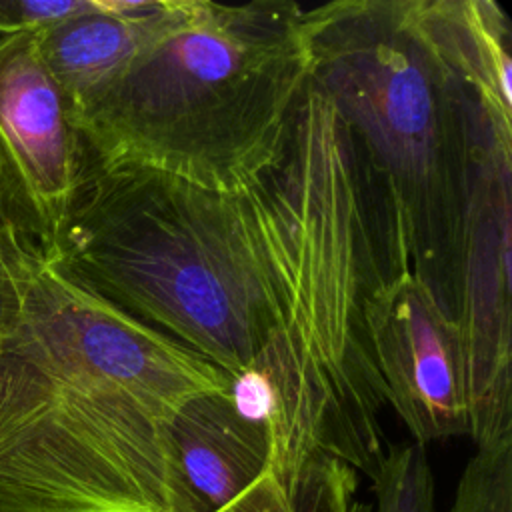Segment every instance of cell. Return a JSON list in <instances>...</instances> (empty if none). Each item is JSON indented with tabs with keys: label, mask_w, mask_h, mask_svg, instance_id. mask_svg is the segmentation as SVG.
<instances>
[{
	"label": "cell",
	"mask_w": 512,
	"mask_h": 512,
	"mask_svg": "<svg viewBox=\"0 0 512 512\" xmlns=\"http://www.w3.org/2000/svg\"><path fill=\"white\" fill-rule=\"evenodd\" d=\"M0 512H204L170 422L76 364L24 304L0 344Z\"/></svg>",
	"instance_id": "cell-5"
},
{
	"label": "cell",
	"mask_w": 512,
	"mask_h": 512,
	"mask_svg": "<svg viewBox=\"0 0 512 512\" xmlns=\"http://www.w3.org/2000/svg\"><path fill=\"white\" fill-rule=\"evenodd\" d=\"M40 252L0 210V344L18 326L26 286Z\"/></svg>",
	"instance_id": "cell-16"
},
{
	"label": "cell",
	"mask_w": 512,
	"mask_h": 512,
	"mask_svg": "<svg viewBox=\"0 0 512 512\" xmlns=\"http://www.w3.org/2000/svg\"><path fill=\"white\" fill-rule=\"evenodd\" d=\"M44 262L230 376L256 360L276 324L242 196L168 174L86 160Z\"/></svg>",
	"instance_id": "cell-4"
},
{
	"label": "cell",
	"mask_w": 512,
	"mask_h": 512,
	"mask_svg": "<svg viewBox=\"0 0 512 512\" xmlns=\"http://www.w3.org/2000/svg\"><path fill=\"white\" fill-rule=\"evenodd\" d=\"M424 20L476 90L488 116L512 130V28L490 0H420Z\"/></svg>",
	"instance_id": "cell-12"
},
{
	"label": "cell",
	"mask_w": 512,
	"mask_h": 512,
	"mask_svg": "<svg viewBox=\"0 0 512 512\" xmlns=\"http://www.w3.org/2000/svg\"><path fill=\"white\" fill-rule=\"evenodd\" d=\"M510 244L512 140L494 138L472 188L454 320L466 362L468 436L476 448L512 442Z\"/></svg>",
	"instance_id": "cell-6"
},
{
	"label": "cell",
	"mask_w": 512,
	"mask_h": 512,
	"mask_svg": "<svg viewBox=\"0 0 512 512\" xmlns=\"http://www.w3.org/2000/svg\"><path fill=\"white\" fill-rule=\"evenodd\" d=\"M448 512H512V442L476 448Z\"/></svg>",
	"instance_id": "cell-14"
},
{
	"label": "cell",
	"mask_w": 512,
	"mask_h": 512,
	"mask_svg": "<svg viewBox=\"0 0 512 512\" xmlns=\"http://www.w3.org/2000/svg\"><path fill=\"white\" fill-rule=\"evenodd\" d=\"M310 80L376 176L408 264L456 320L476 170L512 140L430 32L420 0H336L304 8Z\"/></svg>",
	"instance_id": "cell-2"
},
{
	"label": "cell",
	"mask_w": 512,
	"mask_h": 512,
	"mask_svg": "<svg viewBox=\"0 0 512 512\" xmlns=\"http://www.w3.org/2000/svg\"><path fill=\"white\" fill-rule=\"evenodd\" d=\"M86 164L34 32L0 38V210L48 260Z\"/></svg>",
	"instance_id": "cell-7"
},
{
	"label": "cell",
	"mask_w": 512,
	"mask_h": 512,
	"mask_svg": "<svg viewBox=\"0 0 512 512\" xmlns=\"http://www.w3.org/2000/svg\"><path fill=\"white\" fill-rule=\"evenodd\" d=\"M286 512H372L360 496V474L336 458H316L306 468Z\"/></svg>",
	"instance_id": "cell-15"
},
{
	"label": "cell",
	"mask_w": 512,
	"mask_h": 512,
	"mask_svg": "<svg viewBox=\"0 0 512 512\" xmlns=\"http://www.w3.org/2000/svg\"><path fill=\"white\" fill-rule=\"evenodd\" d=\"M24 308L86 372L124 388L168 422L188 400L230 388V374L66 280L42 256L32 266Z\"/></svg>",
	"instance_id": "cell-8"
},
{
	"label": "cell",
	"mask_w": 512,
	"mask_h": 512,
	"mask_svg": "<svg viewBox=\"0 0 512 512\" xmlns=\"http://www.w3.org/2000/svg\"><path fill=\"white\" fill-rule=\"evenodd\" d=\"M170 438L204 512H286L298 494L274 484L266 428L242 418L228 392L188 400L170 422Z\"/></svg>",
	"instance_id": "cell-10"
},
{
	"label": "cell",
	"mask_w": 512,
	"mask_h": 512,
	"mask_svg": "<svg viewBox=\"0 0 512 512\" xmlns=\"http://www.w3.org/2000/svg\"><path fill=\"white\" fill-rule=\"evenodd\" d=\"M366 320L386 402L416 444L468 436V380L456 322L410 272L388 280Z\"/></svg>",
	"instance_id": "cell-9"
},
{
	"label": "cell",
	"mask_w": 512,
	"mask_h": 512,
	"mask_svg": "<svg viewBox=\"0 0 512 512\" xmlns=\"http://www.w3.org/2000/svg\"><path fill=\"white\" fill-rule=\"evenodd\" d=\"M308 82L300 4L168 0L136 58L74 128L94 166L240 194L278 158Z\"/></svg>",
	"instance_id": "cell-3"
},
{
	"label": "cell",
	"mask_w": 512,
	"mask_h": 512,
	"mask_svg": "<svg viewBox=\"0 0 512 512\" xmlns=\"http://www.w3.org/2000/svg\"><path fill=\"white\" fill-rule=\"evenodd\" d=\"M372 484V512H436V480L426 446L386 442Z\"/></svg>",
	"instance_id": "cell-13"
},
{
	"label": "cell",
	"mask_w": 512,
	"mask_h": 512,
	"mask_svg": "<svg viewBox=\"0 0 512 512\" xmlns=\"http://www.w3.org/2000/svg\"><path fill=\"white\" fill-rule=\"evenodd\" d=\"M92 8L94 0H0V38L34 32Z\"/></svg>",
	"instance_id": "cell-17"
},
{
	"label": "cell",
	"mask_w": 512,
	"mask_h": 512,
	"mask_svg": "<svg viewBox=\"0 0 512 512\" xmlns=\"http://www.w3.org/2000/svg\"><path fill=\"white\" fill-rule=\"evenodd\" d=\"M240 196L276 302V324L250 364L276 396L270 478L290 496L326 456L372 480L388 402L366 308L408 264L376 176L312 80L278 158Z\"/></svg>",
	"instance_id": "cell-1"
},
{
	"label": "cell",
	"mask_w": 512,
	"mask_h": 512,
	"mask_svg": "<svg viewBox=\"0 0 512 512\" xmlns=\"http://www.w3.org/2000/svg\"><path fill=\"white\" fill-rule=\"evenodd\" d=\"M166 8L168 0H94L92 10L36 30L72 124L124 74Z\"/></svg>",
	"instance_id": "cell-11"
}]
</instances>
